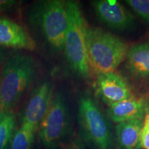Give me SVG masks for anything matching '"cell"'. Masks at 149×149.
<instances>
[{
    "label": "cell",
    "instance_id": "8992f818",
    "mask_svg": "<svg viewBox=\"0 0 149 149\" xmlns=\"http://www.w3.org/2000/svg\"><path fill=\"white\" fill-rule=\"evenodd\" d=\"M71 130V120L66 99L62 93L53 95L51 106L41 123L39 130L40 141L49 148L66 140Z\"/></svg>",
    "mask_w": 149,
    "mask_h": 149
},
{
    "label": "cell",
    "instance_id": "52a82bcc",
    "mask_svg": "<svg viewBox=\"0 0 149 149\" xmlns=\"http://www.w3.org/2000/svg\"><path fill=\"white\" fill-rule=\"evenodd\" d=\"M53 95V86L50 81L37 85L24 108L22 124L29 126L37 131L49 109Z\"/></svg>",
    "mask_w": 149,
    "mask_h": 149
},
{
    "label": "cell",
    "instance_id": "ac0fdd59",
    "mask_svg": "<svg viewBox=\"0 0 149 149\" xmlns=\"http://www.w3.org/2000/svg\"><path fill=\"white\" fill-rule=\"evenodd\" d=\"M48 149H86L79 139H70L58 143Z\"/></svg>",
    "mask_w": 149,
    "mask_h": 149
},
{
    "label": "cell",
    "instance_id": "5bb4252c",
    "mask_svg": "<svg viewBox=\"0 0 149 149\" xmlns=\"http://www.w3.org/2000/svg\"><path fill=\"white\" fill-rule=\"evenodd\" d=\"M15 126L16 118L13 110L2 109L0 112V149H9Z\"/></svg>",
    "mask_w": 149,
    "mask_h": 149
},
{
    "label": "cell",
    "instance_id": "5b68a950",
    "mask_svg": "<svg viewBox=\"0 0 149 149\" xmlns=\"http://www.w3.org/2000/svg\"><path fill=\"white\" fill-rule=\"evenodd\" d=\"M78 120L84 140L95 149H112L113 136L107 120L89 96L80 98Z\"/></svg>",
    "mask_w": 149,
    "mask_h": 149
},
{
    "label": "cell",
    "instance_id": "44dd1931",
    "mask_svg": "<svg viewBox=\"0 0 149 149\" xmlns=\"http://www.w3.org/2000/svg\"><path fill=\"white\" fill-rule=\"evenodd\" d=\"M2 106H1V102H0V112H1V110H2Z\"/></svg>",
    "mask_w": 149,
    "mask_h": 149
},
{
    "label": "cell",
    "instance_id": "30bf717a",
    "mask_svg": "<svg viewBox=\"0 0 149 149\" xmlns=\"http://www.w3.org/2000/svg\"><path fill=\"white\" fill-rule=\"evenodd\" d=\"M97 86L102 100L109 106L133 97L126 80L115 72L99 74Z\"/></svg>",
    "mask_w": 149,
    "mask_h": 149
},
{
    "label": "cell",
    "instance_id": "7a4b0ae2",
    "mask_svg": "<svg viewBox=\"0 0 149 149\" xmlns=\"http://www.w3.org/2000/svg\"><path fill=\"white\" fill-rule=\"evenodd\" d=\"M86 41L90 71L97 75L115 72L130 50L127 43L99 28L87 26Z\"/></svg>",
    "mask_w": 149,
    "mask_h": 149
},
{
    "label": "cell",
    "instance_id": "9c48e42d",
    "mask_svg": "<svg viewBox=\"0 0 149 149\" xmlns=\"http://www.w3.org/2000/svg\"><path fill=\"white\" fill-rule=\"evenodd\" d=\"M0 47L34 51L37 45L25 28L10 19L0 16Z\"/></svg>",
    "mask_w": 149,
    "mask_h": 149
},
{
    "label": "cell",
    "instance_id": "ba28073f",
    "mask_svg": "<svg viewBox=\"0 0 149 149\" xmlns=\"http://www.w3.org/2000/svg\"><path fill=\"white\" fill-rule=\"evenodd\" d=\"M91 4L99 19L109 28L124 31L134 24V17L118 1L97 0L92 1Z\"/></svg>",
    "mask_w": 149,
    "mask_h": 149
},
{
    "label": "cell",
    "instance_id": "3957f363",
    "mask_svg": "<svg viewBox=\"0 0 149 149\" xmlns=\"http://www.w3.org/2000/svg\"><path fill=\"white\" fill-rule=\"evenodd\" d=\"M0 72V102L3 109L12 110L21 100L36 74L32 56L14 53L5 59Z\"/></svg>",
    "mask_w": 149,
    "mask_h": 149
},
{
    "label": "cell",
    "instance_id": "8fae6325",
    "mask_svg": "<svg viewBox=\"0 0 149 149\" xmlns=\"http://www.w3.org/2000/svg\"><path fill=\"white\" fill-rule=\"evenodd\" d=\"M126 60V69L130 77L141 82L149 83V41L130 48Z\"/></svg>",
    "mask_w": 149,
    "mask_h": 149
},
{
    "label": "cell",
    "instance_id": "2e32d148",
    "mask_svg": "<svg viewBox=\"0 0 149 149\" xmlns=\"http://www.w3.org/2000/svg\"><path fill=\"white\" fill-rule=\"evenodd\" d=\"M125 2L149 24V0H127Z\"/></svg>",
    "mask_w": 149,
    "mask_h": 149
},
{
    "label": "cell",
    "instance_id": "277c9868",
    "mask_svg": "<svg viewBox=\"0 0 149 149\" xmlns=\"http://www.w3.org/2000/svg\"><path fill=\"white\" fill-rule=\"evenodd\" d=\"M68 25L64 40V49L71 68L84 78H88L89 68L86 51V31L87 25L76 1H66Z\"/></svg>",
    "mask_w": 149,
    "mask_h": 149
},
{
    "label": "cell",
    "instance_id": "4fadbf2b",
    "mask_svg": "<svg viewBox=\"0 0 149 149\" xmlns=\"http://www.w3.org/2000/svg\"><path fill=\"white\" fill-rule=\"evenodd\" d=\"M141 120L121 122L116 126L117 139L122 149H138L139 137L142 127Z\"/></svg>",
    "mask_w": 149,
    "mask_h": 149
},
{
    "label": "cell",
    "instance_id": "e0dca14e",
    "mask_svg": "<svg viewBox=\"0 0 149 149\" xmlns=\"http://www.w3.org/2000/svg\"><path fill=\"white\" fill-rule=\"evenodd\" d=\"M139 148L149 149V113L145 115L139 137Z\"/></svg>",
    "mask_w": 149,
    "mask_h": 149
},
{
    "label": "cell",
    "instance_id": "6da1fadb",
    "mask_svg": "<svg viewBox=\"0 0 149 149\" xmlns=\"http://www.w3.org/2000/svg\"><path fill=\"white\" fill-rule=\"evenodd\" d=\"M31 28L52 49H64L68 25L66 1L44 0L35 2L27 12Z\"/></svg>",
    "mask_w": 149,
    "mask_h": 149
},
{
    "label": "cell",
    "instance_id": "7c38bea8",
    "mask_svg": "<svg viewBox=\"0 0 149 149\" xmlns=\"http://www.w3.org/2000/svg\"><path fill=\"white\" fill-rule=\"evenodd\" d=\"M146 104L144 100L133 97L109 106L107 114L115 123L133 120H141L144 116Z\"/></svg>",
    "mask_w": 149,
    "mask_h": 149
},
{
    "label": "cell",
    "instance_id": "9a60e30c",
    "mask_svg": "<svg viewBox=\"0 0 149 149\" xmlns=\"http://www.w3.org/2000/svg\"><path fill=\"white\" fill-rule=\"evenodd\" d=\"M35 132L29 126L22 124L15 133L9 149H33Z\"/></svg>",
    "mask_w": 149,
    "mask_h": 149
},
{
    "label": "cell",
    "instance_id": "d6986e66",
    "mask_svg": "<svg viewBox=\"0 0 149 149\" xmlns=\"http://www.w3.org/2000/svg\"><path fill=\"white\" fill-rule=\"evenodd\" d=\"M17 3L16 1L13 0H0V13L10 10L13 8Z\"/></svg>",
    "mask_w": 149,
    "mask_h": 149
},
{
    "label": "cell",
    "instance_id": "ffe728a7",
    "mask_svg": "<svg viewBox=\"0 0 149 149\" xmlns=\"http://www.w3.org/2000/svg\"><path fill=\"white\" fill-rule=\"evenodd\" d=\"M5 52L4 49L2 47H0V69L2 67L3 62L5 61Z\"/></svg>",
    "mask_w": 149,
    "mask_h": 149
}]
</instances>
